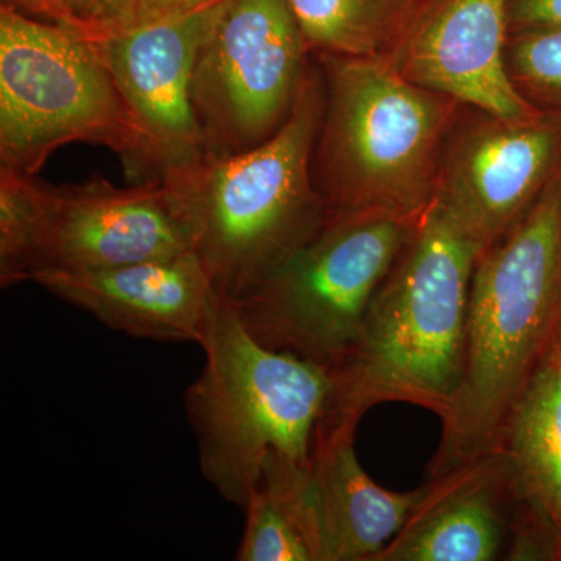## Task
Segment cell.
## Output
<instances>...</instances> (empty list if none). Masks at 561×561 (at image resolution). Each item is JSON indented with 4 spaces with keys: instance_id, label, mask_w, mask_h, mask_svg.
<instances>
[{
    "instance_id": "cell-20",
    "label": "cell",
    "mask_w": 561,
    "mask_h": 561,
    "mask_svg": "<svg viewBox=\"0 0 561 561\" xmlns=\"http://www.w3.org/2000/svg\"><path fill=\"white\" fill-rule=\"evenodd\" d=\"M214 2L217 0H114L105 16L91 28L87 38L146 27L183 16Z\"/></svg>"
},
{
    "instance_id": "cell-14",
    "label": "cell",
    "mask_w": 561,
    "mask_h": 561,
    "mask_svg": "<svg viewBox=\"0 0 561 561\" xmlns=\"http://www.w3.org/2000/svg\"><path fill=\"white\" fill-rule=\"evenodd\" d=\"M32 280L111 330L158 342L202 345L219 297L194 253L101 271H44Z\"/></svg>"
},
{
    "instance_id": "cell-13",
    "label": "cell",
    "mask_w": 561,
    "mask_h": 561,
    "mask_svg": "<svg viewBox=\"0 0 561 561\" xmlns=\"http://www.w3.org/2000/svg\"><path fill=\"white\" fill-rule=\"evenodd\" d=\"M511 0H448L389 55L405 79L505 121L540 116L505 58Z\"/></svg>"
},
{
    "instance_id": "cell-4",
    "label": "cell",
    "mask_w": 561,
    "mask_h": 561,
    "mask_svg": "<svg viewBox=\"0 0 561 561\" xmlns=\"http://www.w3.org/2000/svg\"><path fill=\"white\" fill-rule=\"evenodd\" d=\"M317 57L324 110L312 179L330 216H423L457 102L405 79L389 55Z\"/></svg>"
},
{
    "instance_id": "cell-17",
    "label": "cell",
    "mask_w": 561,
    "mask_h": 561,
    "mask_svg": "<svg viewBox=\"0 0 561 561\" xmlns=\"http://www.w3.org/2000/svg\"><path fill=\"white\" fill-rule=\"evenodd\" d=\"M309 54L387 55L405 0H289Z\"/></svg>"
},
{
    "instance_id": "cell-3",
    "label": "cell",
    "mask_w": 561,
    "mask_h": 561,
    "mask_svg": "<svg viewBox=\"0 0 561 561\" xmlns=\"http://www.w3.org/2000/svg\"><path fill=\"white\" fill-rule=\"evenodd\" d=\"M561 328V164L537 201L479 254L463 382L443 420L432 476L493 448Z\"/></svg>"
},
{
    "instance_id": "cell-11",
    "label": "cell",
    "mask_w": 561,
    "mask_h": 561,
    "mask_svg": "<svg viewBox=\"0 0 561 561\" xmlns=\"http://www.w3.org/2000/svg\"><path fill=\"white\" fill-rule=\"evenodd\" d=\"M560 164L561 116H486L443 158L435 198L482 253L522 219Z\"/></svg>"
},
{
    "instance_id": "cell-21",
    "label": "cell",
    "mask_w": 561,
    "mask_h": 561,
    "mask_svg": "<svg viewBox=\"0 0 561 561\" xmlns=\"http://www.w3.org/2000/svg\"><path fill=\"white\" fill-rule=\"evenodd\" d=\"M512 18L523 28L561 27V0H515Z\"/></svg>"
},
{
    "instance_id": "cell-9",
    "label": "cell",
    "mask_w": 561,
    "mask_h": 561,
    "mask_svg": "<svg viewBox=\"0 0 561 561\" xmlns=\"http://www.w3.org/2000/svg\"><path fill=\"white\" fill-rule=\"evenodd\" d=\"M308 54L289 0H224L192 79L206 154L231 157L271 139L294 110Z\"/></svg>"
},
{
    "instance_id": "cell-6",
    "label": "cell",
    "mask_w": 561,
    "mask_h": 561,
    "mask_svg": "<svg viewBox=\"0 0 561 561\" xmlns=\"http://www.w3.org/2000/svg\"><path fill=\"white\" fill-rule=\"evenodd\" d=\"M106 147L146 183V144L90 39L2 3L0 168L36 175L68 144Z\"/></svg>"
},
{
    "instance_id": "cell-22",
    "label": "cell",
    "mask_w": 561,
    "mask_h": 561,
    "mask_svg": "<svg viewBox=\"0 0 561 561\" xmlns=\"http://www.w3.org/2000/svg\"><path fill=\"white\" fill-rule=\"evenodd\" d=\"M3 3H9L14 9L24 11L33 18L61 25V27L83 36L79 22L66 7L65 0H3Z\"/></svg>"
},
{
    "instance_id": "cell-8",
    "label": "cell",
    "mask_w": 561,
    "mask_h": 561,
    "mask_svg": "<svg viewBox=\"0 0 561 561\" xmlns=\"http://www.w3.org/2000/svg\"><path fill=\"white\" fill-rule=\"evenodd\" d=\"M184 253L190 239L160 181L117 187L92 175L54 186L0 168V261L20 283Z\"/></svg>"
},
{
    "instance_id": "cell-12",
    "label": "cell",
    "mask_w": 561,
    "mask_h": 561,
    "mask_svg": "<svg viewBox=\"0 0 561 561\" xmlns=\"http://www.w3.org/2000/svg\"><path fill=\"white\" fill-rule=\"evenodd\" d=\"M524 511L507 453L500 445L434 476L408 522L375 561H491ZM513 542V546H515Z\"/></svg>"
},
{
    "instance_id": "cell-18",
    "label": "cell",
    "mask_w": 561,
    "mask_h": 561,
    "mask_svg": "<svg viewBox=\"0 0 561 561\" xmlns=\"http://www.w3.org/2000/svg\"><path fill=\"white\" fill-rule=\"evenodd\" d=\"M243 512L245 530L236 560L316 561L297 513L275 485L262 482Z\"/></svg>"
},
{
    "instance_id": "cell-15",
    "label": "cell",
    "mask_w": 561,
    "mask_h": 561,
    "mask_svg": "<svg viewBox=\"0 0 561 561\" xmlns=\"http://www.w3.org/2000/svg\"><path fill=\"white\" fill-rule=\"evenodd\" d=\"M356 434H316L297 479L302 529L316 561H375L426 491L382 489L362 468Z\"/></svg>"
},
{
    "instance_id": "cell-2",
    "label": "cell",
    "mask_w": 561,
    "mask_h": 561,
    "mask_svg": "<svg viewBox=\"0 0 561 561\" xmlns=\"http://www.w3.org/2000/svg\"><path fill=\"white\" fill-rule=\"evenodd\" d=\"M324 110L321 69H306L289 119L261 146L209 157L161 181L214 289L234 301L327 224L312 157Z\"/></svg>"
},
{
    "instance_id": "cell-7",
    "label": "cell",
    "mask_w": 561,
    "mask_h": 561,
    "mask_svg": "<svg viewBox=\"0 0 561 561\" xmlns=\"http://www.w3.org/2000/svg\"><path fill=\"white\" fill-rule=\"evenodd\" d=\"M420 217L335 214L256 286L231 301L262 345L332 370L353 348L368 306Z\"/></svg>"
},
{
    "instance_id": "cell-5",
    "label": "cell",
    "mask_w": 561,
    "mask_h": 561,
    "mask_svg": "<svg viewBox=\"0 0 561 561\" xmlns=\"http://www.w3.org/2000/svg\"><path fill=\"white\" fill-rule=\"evenodd\" d=\"M205 365L186 391L202 474L225 501L247 507L271 459L306 463L332 393L330 370L267 348L217 297Z\"/></svg>"
},
{
    "instance_id": "cell-19",
    "label": "cell",
    "mask_w": 561,
    "mask_h": 561,
    "mask_svg": "<svg viewBox=\"0 0 561 561\" xmlns=\"http://www.w3.org/2000/svg\"><path fill=\"white\" fill-rule=\"evenodd\" d=\"M508 69L519 91L561 116V27L524 28L513 43Z\"/></svg>"
},
{
    "instance_id": "cell-1",
    "label": "cell",
    "mask_w": 561,
    "mask_h": 561,
    "mask_svg": "<svg viewBox=\"0 0 561 561\" xmlns=\"http://www.w3.org/2000/svg\"><path fill=\"white\" fill-rule=\"evenodd\" d=\"M481 249L438 198L416 224L365 313L353 348L332 368L316 434H356L381 402L451 413L463 382L468 306Z\"/></svg>"
},
{
    "instance_id": "cell-24",
    "label": "cell",
    "mask_w": 561,
    "mask_h": 561,
    "mask_svg": "<svg viewBox=\"0 0 561 561\" xmlns=\"http://www.w3.org/2000/svg\"><path fill=\"white\" fill-rule=\"evenodd\" d=\"M556 345H557V348H559L561 351V328H560V332H559V337H557V341H556Z\"/></svg>"
},
{
    "instance_id": "cell-23",
    "label": "cell",
    "mask_w": 561,
    "mask_h": 561,
    "mask_svg": "<svg viewBox=\"0 0 561 561\" xmlns=\"http://www.w3.org/2000/svg\"><path fill=\"white\" fill-rule=\"evenodd\" d=\"M72 16L79 22L84 38L91 28L105 16L114 0H65Z\"/></svg>"
},
{
    "instance_id": "cell-10",
    "label": "cell",
    "mask_w": 561,
    "mask_h": 561,
    "mask_svg": "<svg viewBox=\"0 0 561 561\" xmlns=\"http://www.w3.org/2000/svg\"><path fill=\"white\" fill-rule=\"evenodd\" d=\"M224 0L146 27L90 36L146 144V181L206 157L192 101L195 60Z\"/></svg>"
},
{
    "instance_id": "cell-16",
    "label": "cell",
    "mask_w": 561,
    "mask_h": 561,
    "mask_svg": "<svg viewBox=\"0 0 561 561\" xmlns=\"http://www.w3.org/2000/svg\"><path fill=\"white\" fill-rule=\"evenodd\" d=\"M496 445L507 453L527 516L561 560V351L552 346L508 413Z\"/></svg>"
}]
</instances>
